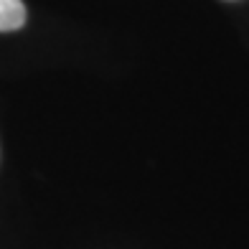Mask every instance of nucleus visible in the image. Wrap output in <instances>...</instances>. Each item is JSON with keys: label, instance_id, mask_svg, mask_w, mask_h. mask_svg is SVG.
<instances>
[{"label": "nucleus", "instance_id": "nucleus-1", "mask_svg": "<svg viewBox=\"0 0 249 249\" xmlns=\"http://www.w3.org/2000/svg\"><path fill=\"white\" fill-rule=\"evenodd\" d=\"M26 23L23 0H0V33L18 31Z\"/></svg>", "mask_w": 249, "mask_h": 249}]
</instances>
